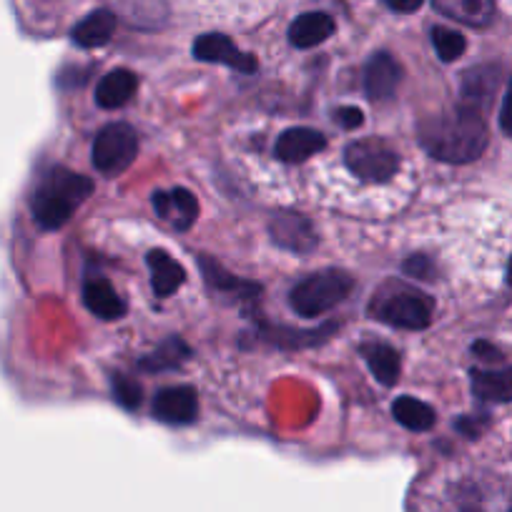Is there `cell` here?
Listing matches in <instances>:
<instances>
[{
    "label": "cell",
    "mask_w": 512,
    "mask_h": 512,
    "mask_svg": "<svg viewBox=\"0 0 512 512\" xmlns=\"http://www.w3.org/2000/svg\"><path fill=\"white\" fill-rule=\"evenodd\" d=\"M139 156V136L128 123H108L93 139V169L103 176H118Z\"/></svg>",
    "instance_id": "obj_5"
},
{
    "label": "cell",
    "mask_w": 512,
    "mask_h": 512,
    "mask_svg": "<svg viewBox=\"0 0 512 512\" xmlns=\"http://www.w3.org/2000/svg\"><path fill=\"white\" fill-rule=\"evenodd\" d=\"M269 234L279 249L292 251V254H309L317 246L312 221L297 211H277L269 221Z\"/></svg>",
    "instance_id": "obj_7"
},
{
    "label": "cell",
    "mask_w": 512,
    "mask_h": 512,
    "mask_svg": "<svg viewBox=\"0 0 512 512\" xmlns=\"http://www.w3.org/2000/svg\"><path fill=\"white\" fill-rule=\"evenodd\" d=\"M369 314L387 327L420 332V329L430 327L432 322V299L417 289L405 287V284L390 282L374 294Z\"/></svg>",
    "instance_id": "obj_3"
},
{
    "label": "cell",
    "mask_w": 512,
    "mask_h": 512,
    "mask_svg": "<svg viewBox=\"0 0 512 512\" xmlns=\"http://www.w3.org/2000/svg\"><path fill=\"white\" fill-rule=\"evenodd\" d=\"M507 284L512 287V256H510V264H507Z\"/></svg>",
    "instance_id": "obj_33"
},
{
    "label": "cell",
    "mask_w": 512,
    "mask_h": 512,
    "mask_svg": "<svg viewBox=\"0 0 512 512\" xmlns=\"http://www.w3.org/2000/svg\"><path fill=\"white\" fill-rule=\"evenodd\" d=\"M455 427L462 432V435L470 437V440H477V437L482 435V430L487 427V417L485 415H465L455 422Z\"/></svg>",
    "instance_id": "obj_28"
},
{
    "label": "cell",
    "mask_w": 512,
    "mask_h": 512,
    "mask_svg": "<svg viewBox=\"0 0 512 512\" xmlns=\"http://www.w3.org/2000/svg\"><path fill=\"white\" fill-rule=\"evenodd\" d=\"M201 274H204L206 284L216 292H236L239 299H254L259 294V287L249 282H241L239 277H234L231 272H226L216 259H209V256H201Z\"/></svg>",
    "instance_id": "obj_24"
},
{
    "label": "cell",
    "mask_w": 512,
    "mask_h": 512,
    "mask_svg": "<svg viewBox=\"0 0 512 512\" xmlns=\"http://www.w3.org/2000/svg\"><path fill=\"white\" fill-rule=\"evenodd\" d=\"M93 194V181L66 166H53L31 191V214L43 229H61Z\"/></svg>",
    "instance_id": "obj_2"
},
{
    "label": "cell",
    "mask_w": 512,
    "mask_h": 512,
    "mask_svg": "<svg viewBox=\"0 0 512 512\" xmlns=\"http://www.w3.org/2000/svg\"><path fill=\"white\" fill-rule=\"evenodd\" d=\"M146 264H149L151 289H154L156 297H171L176 289L184 287V267L166 249H151L146 254Z\"/></svg>",
    "instance_id": "obj_16"
},
{
    "label": "cell",
    "mask_w": 512,
    "mask_h": 512,
    "mask_svg": "<svg viewBox=\"0 0 512 512\" xmlns=\"http://www.w3.org/2000/svg\"><path fill=\"white\" fill-rule=\"evenodd\" d=\"M500 88V68L497 66H475L465 71L460 83V103L472 111L485 116L487 108L495 101V93Z\"/></svg>",
    "instance_id": "obj_12"
},
{
    "label": "cell",
    "mask_w": 512,
    "mask_h": 512,
    "mask_svg": "<svg viewBox=\"0 0 512 512\" xmlns=\"http://www.w3.org/2000/svg\"><path fill=\"white\" fill-rule=\"evenodd\" d=\"M151 204H154L156 216H159L161 221H166V224L174 226V229L179 231L191 229V224H194L196 216H199V201H196V196L191 194L189 189H184V186H176V189L169 191H156V194L151 196Z\"/></svg>",
    "instance_id": "obj_11"
},
{
    "label": "cell",
    "mask_w": 512,
    "mask_h": 512,
    "mask_svg": "<svg viewBox=\"0 0 512 512\" xmlns=\"http://www.w3.org/2000/svg\"><path fill=\"white\" fill-rule=\"evenodd\" d=\"M113 33H116V16L106 8H98L73 26L71 41L78 48H103L111 41Z\"/></svg>",
    "instance_id": "obj_19"
},
{
    "label": "cell",
    "mask_w": 512,
    "mask_h": 512,
    "mask_svg": "<svg viewBox=\"0 0 512 512\" xmlns=\"http://www.w3.org/2000/svg\"><path fill=\"white\" fill-rule=\"evenodd\" d=\"M425 0H387V6L397 13H415L420 11Z\"/></svg>",
    "instance_id": "obj_31"
},
{
    "label": "cell",
    "mask_w": 512,
    "mask_h": 512,
    "mask_svg": "<svg viewBox=\"0 0 512 512\" xmlns=\"http://www.w3.org/2000/svg\"><path fill=\"white\" fill-rule=\"evenodd\" d=\"M472 392L482 402H512V367L472 369Z\"/></svg>",
    "instance_id": "obj_20"
},
{
    "label": "cell",
    "mask_w": 512,
    "mask_h": 512,
    "mask_svg": "<svg viewBox=\"0 0 512 512\" xmlns=\"http://www.w3.org/2000/svg\"><path fill=\"white\" fill-rule=\"evenodd\" d=\"M136 91H139V76L128 68H116L98 81L96 103L106 111H116L126 106L136 96Z\"/></svg>",
    "instance_id": "obj_15"
},
{
    "label": "cell",
    "mask_w": 512,
    "mask_h": 512,
    "mask_svg": "<svg viewBox=\"0 0 512 512\" xmlns=\"http://www.w3.org/2000/svg\"><path fill=\"white\" fill-rule=\"evenodd\" d=\"M344 164L357 179L387 184L400 171V154L382 139H359L344 149Z\"/></svg>",
    "instance_id": "obj_6"
},
{
    "label": "cell",
    "mask_w": 512,
    "mask_h": 512,
    "mask_svg": "<svg viewBox=\"0 0 512 512\" xmlns=\"http://www.w3.org/2000/svg\"><path fill=\"white\" fill-rule=\"evenodd\" d=\"M402 83V66L392 53L379 51L364 66V93L372 101H390Z\"/></svg>",
    "instance_id": "obj_10"
},
{
    "label": "cell",
    "mask_w": 512,
    "mask_h": 512,
    "mask_svg": "<svg viewBox=\"0 0 512 512\" xmlns=\"http://www.w3.org/2000/svg\"><path fill=\"white\" fill-rule=\"evenodd\" d=\"M191 349L181 337H169L159 344L151 354H146L139 362L144 372H169V369H179L181 364L189 362Z\"/></svg>",
    "instance_id": "obj_22"
},
{
    "label": "cell",
    "mask_w": 512,
    "mask_h": 512,
    "mask_svg": "<svg viewBox=\"0 0 512 512\" xmlns=\"http://www.w3.org/2000/svg\"><path fill=\"white\" fill-rule=\"evenodd\" d=\"M324 149H327V139H324L322 131L307 126L287 128L274 144V154L284 164H302Z\"/></svg>",
    "instance_id": "obj_13"
},
{
    "label": "cell",
    "mask_w": 512,
    "mask_h": 512,
    "mask_svg": "<svg viewBox=\"0 0 512 512\" xmlns=\"http://www.w3.org/2000/svg\"><path fill=\"white\" fill-rule=\"evenodd\" d=\"M362 357L364 362H367L372 377L377 379L379 384H384V387L397 384V379H400V372H402V362L397 349H392L390 344L372 342V344H364Z\"/></svg>",
    "instance_id": "obj_21"
},
{
    "label": "cell",
    "mask_w": 512,
    "mask_h": 512,
    "mask_svg": "<svg viewBox=\"0 0 512 512\" xmlns=\"http://www.w3.org/2000/svg\"><path fill=\"white\" fill-rule=\"evenodd\" d=\"M154 420L164 425H191L199 415V397L189 384H176V387H164L154 397Z\"/></svg>",
    "instance_id": "obj_8"
},
{
    "label": "cell",
    "mask_w": 512,
    "mask_h": 512,
    "mask_svg": "<svg viewBox=\"0 0 512 512\" xmlns=\"http://www.w3.org/2000/svg\"><path fill=\"white\" fill-rule=\"evenodd\" d=\"M440 16L470 28H487L495 21V0H432Z\"/></svg>",
    "instance_id": "obj_14"
},
{
    "label": "cell",
    "mask_w": 512,
    "mask_h": 512,
    "mask_svg": "<svg viewBox=\"0 0 512 512\" xmlns=\"http://www.w3.org/2000/svg\"><path fill=\"white\" fill-rule=\"evenodd\" d=\"M472 349H475V354H480L482 359H500V352H497L495 347H490V344H485V342H477Z\"/></svg>",
    "instance_id": "obj_32"
},
{
    "label": "cell",
    "mask_w": 512,
    "mask_h": 512,
    "mask_svg": "<svg viewBox=\"0 0 512 512\" xmlns=\"http://www.w3.org/2000/svg\"><path fill=\"white\" fill-rule=\"evenodd\" d=\"M111 390H113V400L118 402L126 410H136L144 400V390H141V384L136 379L126 377V374H113L111 377Z\"/></svg>",
    "instance_id": "obj_26"
},
{
    "label": "cell",
    "mask_w": 512,
    "mask_h": 512,
    "mask_svg": "<svg viewBox=\"0 0 512 512\" xmlns=\"http://www.w3.org/2000/svg\"><path fill=\"white\" fill-rule=\"evenodd\" d=\"M191 53H194L196 61L219 63V66H229L241 73L256 71V58L251 53L239 51L236 43L226 38L224 33H204V36H199L191 46Z\"/></svg>",
    "instance_id": "obj_9"
},
{
    "label": "cell",
    "mask_w": 512,
    "mask_h": 512,
    "mask_svg": "<svg viewBox=\"0 0 512 512\" xmlns=\"http://www.w3.org/2000/svg\"><path fill=\"white\" fill-rule=\"evenodd\" d=\"M334 18L329 13H302L297 21L289 26V43L294 48H314L334 36Z\"/></svg>",
    "instance_id": "obj_18"
},
{
    "label": "cell",
    "mask_w": 512,
    "mask_h": 512,
    "mask_svg": "<svg viewBox=\"0 0 512 512\" xmlns=\"http://www.w3.org/2000/svg\"><path fill=\"white\" fill-rule=\"evenodd\" d=\"M352 287L354 282L347 272H342V269H322V272L309 274L307 279L294 284V289L289 292V307L304 319L322 317L329 309L342 304L352 292Z\"/></svg>",
    "instance_id": "obj_4"
},
{
    "label": "cell",
    "mask_w": 512,
    "mask_h": 512,
    "mask_svg": "<svg viewBox=\"0 0 512 512\" xmlns=\"http://www.w3.org/2000/svg\"><path fill=\"white\" fill-rule=\"evenodd\" d=\"M392 417H395L405 430H412V432H427L432 430L437 422L435 410H432L427 402L417 400V397H410V395L397 397L395 405H392Z\"/></svg>",
    "instance_id": "obj_23"
},
{
    "label": "cell",
    "mask_w": 512,
    "mask_h": 512,
    "mask_svg": "<svg viewBox=\"0 0 512 512\" xmlns=\"http://www.w3.org/2000/svg\"><path fill=\"white\" fill-rule=\"evenodd\" d=\"M432 46H435L437 56H440L442 63H455L457 58L465 53L467 41L462 33L452 31V28L437 26L432 28Z\"/></svg>",
    "instance_id": "obj_25"
},
{
    "label": "cell",
    "mask_w": 512,
    "mask_h": 512,
    "mask_svg": "<svg viewBox=\"0 0 512 512\" xmlns=\"http://www.w3.org/2000/svg\"><path fill=\"white\" fill-rule=\"evenodd\" d=\"M510 512H512V510H510Z\"/></svg>",
    "instance_id": "obj_34"
},
{
    "label": "cell",
    "mask_w": 512,
    "mask_h": 512,
    "mask_svg": "<svg viewBox=\"0 0 512 512\" xmlns=\"http://www.w3.org/2000/svg\"><path fill=\"white\" fill-rule=\"evenodd\" d=\"M402 272L410 279H420V282H432L437 274L435 264L427 254H412L405 264H402Z\"/></svg>",
    "instance_id": "obj_27"
},
{
    "label": "cell",
    "mask_w": 512,
    "mask_h": 512,
    "mask_svg": "<svg viewBox=\"0 0 512 512\" xmlns=\"http://www.w3.org/2000/svg\"><path fill=\"white\" fill-rule=\"evenodd\" d=\"M417 141L432 159L445 164H472L485 154L490 131L482 113L457 103L450 111L425 118L417 126Z\"/></svg>",
    "instance_id": "obj_1"
},
{
    "label": "cell",
    "mask_w": 512,
    "mask_h": 512,
    "mask_svg": "<svg viewBox=\"0 0 512 512\" xmlns=\"http://www.w3.org/2000/svg\"><path fill=\"white\" fill-rule=\"evenodd\" d=\"M500 128L505 131L507 136H512V78L507 83V91L502 96V106H500Z\"/></svg>",
    "instance_id": "obj_30"
},
{
    "label": "cell",
    "mask_w": 512,
    "mask_h": 512,
    "mask_svg": "<svg viewBox=\"0 0 512 512\" xmlns=\"http://www.w3.org/2000/svg\"><path fill=\"white\" fill-rule=\"evenodd\" d=\"M83 304L91 314H96L98 319H121L126 314V302L118 297V292L113 289V284L108 279H88L86 287H83Z\"/></svg>",
    "instance_id": "obj_17"
},
{
    "label": "cell",
    "mask_w": 512,
    "mask_h": 512,
    "mask_svg": "<svg viewBox=\"0 0 512 512\" xmlns=\"http://www.w3.org/2000/svg\"><path fill=\"white\" fill-rule=\"evenodd\" d=\"M334 121H337L342 128H347V131H354V128L362 126L364 118H362V111H359L357 106H342L334 111Z\"/></svg>",
    "instance_id": "obj_29"
}]
</instances>
